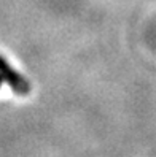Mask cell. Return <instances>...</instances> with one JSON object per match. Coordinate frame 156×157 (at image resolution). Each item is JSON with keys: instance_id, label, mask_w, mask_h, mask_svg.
I'll return each instance as SVG.
<instances>
[{"instance_id": "cell-1", "label": "cell", "mask_w": 156, "mask_h": 157, "mask_svg": "<svg viewBox=\"0 0 156 157\" xmlns=\"http://www.w3.org/2000/svg\"><path fill=\"white\" fill-rule=\"evenodd\" d=\"M0 76L3 78V81L11 87L13 92H16V94L27 95L30 92L29 81H27L19 71H16L3 56H0Z\"/></svg>"}, {"instance_id": "cell-2", "label": "cell", "mask_w": 156, "mask_h": 157, "mask_svg": "<svg viewBox=\"0 0 156 157\" xmlns=\"http://www.w3.org/2000/svg\"><path fill=\"white\" fill-rule=\"evenodd\" d=\"M2 84H3V78L0 76V87H2Z\"/></svg>"}]
</instances>
